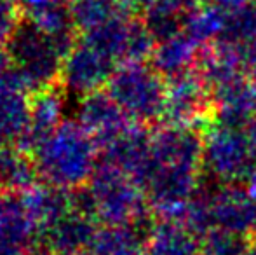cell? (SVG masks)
Listing matches in <instances>:
<instances>
[{"mask_svg":"<svg viewBox=\"0 0 256 255\" xmlns=\"http://www.w3.org/2000/svg\"><path fill=\"white\" fill-rule=\"evenodd\" d=\"M96 229L94 217L89 211L82 210L75 199V206L58 220L38 231L40 238L56 255H80L86 248H91Z\"/></svg>","mask_w":256,"mask_h":255,"instance_id":"6","label":"cell"},{"mask_svg":"<svg viewBox=\"0 0 256 255\" xmlns=\"http://www.w3.org/2000/svg\"><path fill=\"white\" fill-rule=\"evenodd\" d=\"M256 39V7L246 6L228 13L225 18V25L220 34V41L230 48L248 44Z\"/></svg>","mask_w":256,"mask_h":255,"instance_id":"17","label":"cell"},{"mask_svg":"<svg viewBox=\"0 0 256 255\" xmlns=\"http://www.w3.org/2000/svg\"><path fill=\"white\" fill-rule=\"evenodd\" d=\"M89 250L92 255H140L142 241L129 225H108L96 232Z\"/></svg>","mask_w":256,"mask_h":255,"instance_id":"16","label":"cell"},{"mask_svg":"<svg viewBox=\"0 0 256 255\" xmlns=\"http://www.w3.org/2000/svg\"><path fill=\"white\" fill-rule=\"evenodd\" d=\"M186 14L176 9L168 0H155L150 7L145 9L143 23L146 25L152 37L158 42H166L176 37L182 27H185Z\"/></svg>","mask_w":256,"mask_h":255,"instance_id":"15","label":"cell"},{"mask_svg":"<svg viewBox=\"0 0 256 255\" xmlns=\"http://www.w3.org/2000/svg\"><path fill=\"white\" fill-rule=\"evenodd\" d=\"M63 114L64 95L60 88L52 86L34 93V98L30 100V123L26 135L18 147L24 149L26 152H34L35 147L63 123Z\"/></svg>","mask_w":256,"mask_h":255,"instance_id":"9","label":"cell"},{"mask_svg":"<svg viewBox=\"0 0 256 255\" xmlns=\"http://www.w3.org/2000/svg\"><path fill=\"white\" fill-rule=\"evenodd\" d=\"M30 123V100L21 82L0 89V145H20Z\"/></svg>","mask_w":256,"mask_h":255,"instance_id":"10","label":"cell"},{"mask_svg":"<svg viewBox=\"0 0 256 255\" xmlns=\"http://www.w3.org/2000/svg\"><path fill=\"white\" fill-rule=\"evenodd\" d=\"M6 51L26 91L37 93L60 82L64 55L32 21H20Z\"/></svg>","mask_w":256,"mask_h":255,"instance_id":"2","label":"cell"},{"mask_svg":"<svg viewBox=\"0 0 256 255\" xmlns=\"http://www.w3.org/2000/svg\"><path fill=\"white\" fill-rule=\"evenodd\" d=\"M254 7H256V0H254Z\"/></svg>","mask_w":256,"mask_h":255,"instance_id":"24","label":"cell"},{"mask_svg":"<svg viewBox=\"0 0 256 255\" xmlns=\"http://www.w3.org/2000/svg\"><path fill=\"white\" fill-rule=\"evenodd\" d=\"M209 2H211V6H214L216 9H220L225 14H228V13L237 11V9L246 7L250 0H209Z\"/></svg>","mask_w":256,"mask_h":255,"instance_id":"21","label":"cell"},{"mask_svg":"<svg viewBox=\"0 0 256 255\" xmlns=\"http://www.w3.org/2000/svg\"><path fill=\"white\" fill-rule=\"evenodd\" d=\"M131 21L132 18L129 14H122V16L114 18L112 21L102 25L100 28L84 34L82 41H86L100 53H103L104 56H108L114 63L120 62V60L126 62Z\"/></svg>","mask_w":256,"mask_h":255,"instance_id":"13","label":"cell"},{"mask_svg":"<svg viewBox=\"0 0 256 255\" xmlns=\"http://www.w3.org/2000/svg\"><path fill=\"white\" fill-rule=\"evenodd\" d=\"M28 21L35 25L40 32H44L49 39H52L54 44L60 48L64 56L72 51L77 44V27H75L72 9L66 2H52L44 7L32 11L26 14Z\"/></svg>","mask_w":256,"mask_h":255,"instance_id":"11","label":"cell"},{"mask_svg":"<svg viewBox=\"0 0 256 255\" xmlns=\"http://www.w3.org/2000/svg\"><path fill=\"white\" fill-rule=\"evenodd\" d=\"M32 154L42 180L64 191H78L98 170L96 142L78 121H63Z\"/></svg>","mask_w":256,"mask_h":255,"instance_id":"1","label":"cell"},{"mask_svg":"<svg viewBox=\"0 0 256 255\" xmlns=\"http://www.w3.org/2000/svg\"><path fill=\"white\" fill-rule=\"evenodd\" d=\"M82 196L86 208L106 225H128L142 208L132 177L106 161L94 171Z\"/></svg>","mask_w":256,"mask_h":255,"instance_id":"3","label":"cell"},{"mask_svg":"<svg viewBox=\"0 0 256 255\" xmlns=\"http://www.w3.org/2000/svg\"><path fill=\"white\" fill-rule=\"evenodd\" d=\"M35 159L18 145H0V191L21 194L35 185Z\"/></svg>","mask_w":256,"mask_h":255,"instance_id":"12","label":"cell"},{"mask_svg":"<svg viewBox=\"0 0 256 255\" xmlns=\"http://www.w3.org/2000/svg\"><path fill=\"white\" fill-rule=\"evenodd\" d=\"M80 255H92L91 252H84V253H80Z\"/></svg>","mask_w":256,"mask_h":255,"instance_id":"23","label":"cell"},{"mask_svg":"<svg viewBox=\"0 0 256 255\" xmlns=\"http://www.w3.org/2000/svg\"><path fill=\"white\" fill-rule=\"evenodd\" d=\"M115 63L86 41H78L64 56L60 82L72 95L86 96L100 91L114 75Z\"/></svg>","mask_w":256,"mask_h":255,"instance_id":"5","label":"cell"},{"mask_svg":"<svg viewBox=\"0 0 256 255\" xmlns=\"http://www.w3.org/2000/svg\"><path fill=\"white\" fill-rule=\"evenodd\" d=\"M18 25V4L14 0H0V46L7 44Z\"/></svg>","mask_w":256,"mask_h":255,"instance_id":"20","label":"cell"},{"mask_svg":"<svg viewBox=\"0 0 256 255\" xmlns=\"http://www.w3.org/2000/svg\"><path fill=\"white\" fill-rule=\"evenodd\" d=\"M70 9L75 27L82 34L100 28L114 18L128 14L120 0H74Z\"/></svg>","mask_w":256,"mask_h":255,"instance_id":"14","label":"cell"},{"mask_svg":"<svg viewBox=\"0 0 256 255\" xmlns=\"http://www.w3.org/2000/svg\"><path fill=\"white\" fill-rule=\"evenodd\" d=\"M108 93L124 110L138 119H152L164 102L160 77L143 63H126L108 81Z\"/></svg>","mask_w":256,"mask_h":255,"instance_id":"4","label":"cell"},{"mask_svg":"<svg viewBox=\"0 0 256 255\" xmlns=\"http://www.w3.org/2000/svg\"><path fill=\"white\" fill-rule=\"evenodd\" d=\"M35 234L23 196L0 191V255H28Z\"/></svg>","mask_w":256,"mask_h":255,"instance_id":"8","label":"cell"},{"mask_svg":"<svg viewBox=\"0 0 256 255\" xmlns=\"http://www.w3.org/2000/svg\"><path fill=\"white\" fill-rule=\"evenodd\" d=\"M196 42L188 35H176L166 42H160L158 49H155L154 60L158 72L162 74H178V70L194 56Z\"/></svg>","mask_w":256,"mask_h":255,"instance_id":"18","label":"cell"},{"mask_svg":"<svg viewBox=\"0 0 256 255\" xmlns=\"http://www.w3.org/2000/svg\"><path fill=\"white\" fill-rule=\"evenodd\" d=\"M226 14L209 4L208 7H197L185 21V35H188L196 44L220 37L225 25Z\"/></svg>","mask_w":256,"mask_h":255,"instance_id":"19","label":"cell"},{"mask_svg":"<svg viewBox=\"0 0 256 255\" xmlns=\"http://www.w3.org/2000/svg\"><path fill=\"white\" fill-rule=\"evenodd\" d=\"M52 2H72V0H18V6L23 7L28 14V13H32V11L38 9V7H44Z\"/></svg>","mask_w":256,"mask_h":255,"instance_id":"22","label":"cell"},{"mask_svg":"<svg viewBox=\"0 0 256 255\" xmlns=\"http://www.w3.org/2000/svg\"><path fill=\"white\" fill-rule=\"evenodd\" d=\"M78 123L96 143L108 147L128 129L126 114L110 93L96 91L82 96L78 103Z\"/></svg>","mask_w":256,"mask_h":255,"instance_id":"7","label":"cell"}]
</instances>
